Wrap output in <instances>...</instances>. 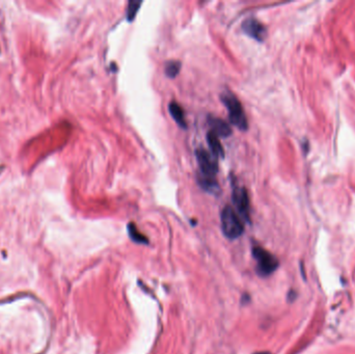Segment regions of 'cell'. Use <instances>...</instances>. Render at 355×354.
Segmentation results:
<instances>
[{"label":"cell","instance_id":"6da1fadb","mask_svg":"<svg viewBox=\"0 0 355 354\" xmlns=\"http://www.w3.org/2000/svg\"><path fill=\"white\" fill-rule=\"evenodd\" d=\"M223 103L226 105V107L228 112V119L235 127L239 130L246 131L248 128L247 119L244 113L243 107L240 101L237 99L235 95L231 92L226 91L220 96Z\"/></svg>","mask_w":355,"mask_h":354},{"label":"cell","instance_id":"7a4b0ae2","mask_svg":"<svg viewBox=\"0 0 355 354\" xmlns=\"http://www.w3.org/2000/svg\"><path fill=\"white\" fill-rule=\"evenodd\" d=\"M220 223H222V231L224 235L231 240L239 238L243 234V223L232 207L226 206L224 208L222 214H220Z\"/></svg>","mask_w":355,"mask_h":354},{"label":"cell","instance_id":"3957f363","mask_svg":"<svg viewBox=\"0 0 355 354\" xmlns=\"http://www.w3.org/2000/svg\"><path fill=\"white\" fill-rule=\"evenodd\" d=\"M253 256L257 260V271L258 275L268 276L272 274L278 267V260L269 252L260 246L253 248Z\"/></svg>","mask_w":355,"mask_h":354},{"label":"cell","instance_id":"277c9868","mask_svg":"<svg viewBox=\"0 0 355 354\" xmlns=\"http://www.w3.org/2000/svg\"><path fill=\"white\" fill-rule=\"evenodd\" d=\"M197 163L199 166V175L215 178L218 173L217 158L211 152L204 149H198L195 152Z\"/></svg>","mask_w":355,"mask_h":354},{"label":"cell","instance_id":"5b68a950","mask_svg":"<svg viewBox=\"0 0 355 354\" xmlns=\"http://www.w3.org/2000/svg\"><path fill=\"white\" fill-rule=\"evenodd\" d=\"M232 198L239 214L242 216L244 221L248 223L251 222V218H249V215H251V205H249V197L246 189L244 187L234 185Z\"/></svg>","mask_w":355,"mask_h":354},{"label":"cell","instance_id":"8992f818","mask_svg":"<svg viewBox=\"0 0 355 354\" xmlns=\"http://www.w3.org/2000/svg\"><path fill=\"white\" fill-rule=\"evenodd\" d=\"M242 30L248 36L253 37V39L263 42L267 35L266 27L255 18H248L242 24Z\"/></svg>","mask_w":355,"mask_h":354},{"label":"cell","instance_id":"52a82bcc","mask_svg":"<svg viewBox=\"0 0 355 354\" xmlns=\"http://www.w3.org/2000/svg\"><path fill=\"white\" fill-rule=\"evenodd\" d=\"M209 126L211 128V132L214 133L218 137H227L232 134V129L228 124L222 119L209 117L208 118Z\"/></svg>","mask_w":355,"mask_h":354},{"label":"cell","instance_id":"ba28073f","mask_svg":"<svg viewBox=\"0 0 355 354\" xmlns=\"http://www.w3.org/2000/svg\"><path fill=\"white\" fill-rule=\"evenodd\" d=\"M197 183L201 187V189H204L205 191H207V193H209L218 194L220 193V187H219V185L217 183L216 178L205 177V176H201V175L198 174Z\"/></svg>","mask_w":355,"mask_h":354},{"label":"cell","instance_id":"9c48e42d","mask_svg":"<svg viewBox=\"0 0 355 354\" xmlns=\"http://www.w3.org/2000/svg\"><path fill=\"white\" fill-rule=\"evenodd\" d=\"M168 111L170 113L171 118L175 120V122L178 124V125L181 128L186 129L187 124L185 121V113H184L183 108L181 107V105L178 104L177 102H171L168 105Z\"/></svg>","mask_w":355,"mask_h":354},{"label":"cell","instance_id":"30bf717a","mask_svg":"<svg viewBox=\"0 0 355 354\" xmlns=\"http://www.w3.org/2000/svg\"><path fill=\"white\" fill-rule=\"evenodd\" d=\"M207 141L210 147L211 153L216 157V158H224L225 157V150L222 145V142L219 141V137L216 136L214 133L209 132L207 135Z\"/></svg>","mask_w":355,"mask_h":354},{"label":"cell","instance_id":"8fae6325","mask_svg":"<svg viewBox=\"0 0 355 354\" xmlns=\"http://www.w3.org/2000/svg\"><path fill=\"white\" fill-rule=\"evenodd\" d=\"M128 232H129V236L130 238L132 239V240L134 242L136 243H140V244H147L149 241H148V238L142 235L139 231L137 226L134 225V224H129L128 225Z\"/></svg>","mask_w":355,"mask_h":354},{"label":"cell","instance_id":"7c38bea8","mask_svg":"<svg viewBox=\"0 0 355 354\" xmlns=\"http://www.w3.org/2000/svg\"><path fill=\"white\" fill-rule=\"evenodd\" d=\"M181 70V63L177 61H170L165 65V74L169 78H175Z\"/></svg>","mask_w":355,"mask_h":354},{"label":"cell","instance_id":"4fadbf2b","mask_svg":"<svg viewBox=\"0 0 355 354\" xmlns=\"http://www.w3.org/2000/svg\"><path fill=\"white\" fill-rule=\"evenodd\" d=\"M142 4L141 1H129L127 7V20L132 22L136 17L137 12L139 11V7Z\"/></svg>","mask_w":355,"mask_h":354},{"label":"cell","instance_id":"5bb4252c","mask_svg":"<svg viewBox=\"0 0 355 354\" xmlns=\"http://www.w3.org/2000/svg\"><path fill=\"white\" fill-rule=\"evenodd\" d=\"M254 354H271L270 352H267V351H262V352H256Z\"/></svg>","mask_w":355,"mask_h":354}]
</instances>
